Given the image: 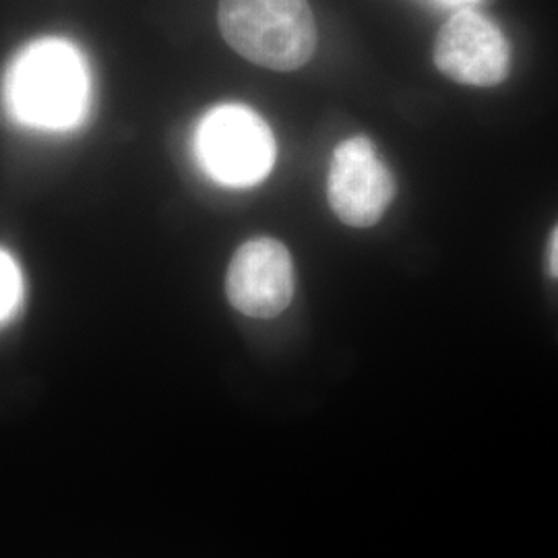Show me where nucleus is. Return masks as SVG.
Returning <instances> with one entry per match:
<instances>
[{"label":"nucleus","instance_id":"obj_1","mask_svg":"<svg viewBox=\"0 0 558 558\" xmlns=\"http://www.w3.org/2000/svg\"><path fill=\"white\" fill-rule=\"evenodd\" d=\"M9 119L29 131H71L89 110V71L80 48L60 38L23 46L2 77Z\"/></svg>","mask_w":558,"mask_h":558},{"label":"nucleus","instance_id":"obj_2","mask_svg":"<svg viewBox=\"0 0 558 558\" xmlns=\"http://www.w3.org/2000/svg\"><path fill=\"white\" fill-rule=\"evenodd\" d=\"M218 21L240 57L271 71H296L317 48L308 0H220Z\"/></svg>","mask_w":558,"mask_h":558},{"label":"nucleus","instance_id":"obj_3","mask_svg":"<svg viewBox=\"0 0 558 558\" xmlns=\"http://www.w3.org/2000/svg\"><path fill=\"white\" fill-rule=\"evenodd\" d=\"M195 156L209 179L246 189L269 177L276 163V140L255 110L226 104L201 119Z\"/></svg>","mask_w":558,"mask_h":558},{"label":"nucleus","instance_id":"obj_4","mask_svg":"<svg viewBox=\"0 0 558 558\" xmlns=\"http://www.w3.org/2000/svg\"><path fill=\"white\" fill-rule=\"evenodd\" d=\"M396 197V182L373 143L364 137L339 143L327 179V199L352 228L375 226Z\"/></svg>","mask_w":558,"mask_h":558},{"label":"nucleus","instance_id":"obj_5","mask_svg":"<svg viewBox=\"0 0 558 558\" xmlns=\"http://www.w3.org/2000/svg\"><path fill=\"white\" fill-rule=\"evenodd\" d=\"M435 64L461 85L493 87L509 75L511 48L497 23L474 9H461L440 27Z\"/></svg>","mask_w":558,"mask_h":558},{"label":"nucleus","instance_id":"obj_6","mask_svg":"<svg viewBox=\"0 0 558 558\" xmlns=\"http://www.w3.org/2000/svg\"><path fill=\"white\" fill-rule=\"evenodd\" d=\"M226 294L246 317H278L294 299V265L288 248L276 239L244 242L230 260Z\"/></svg>","mask_w":558,"mask_h":558},{"label":"nucleus","instance_id":"obj_7","mask_svg":"<svg viewBox=\"0 0 558 558\" xmlns=\"http://www.w3.org/2000/svg\"><path fill=\"white\" fill-rule=\"evenodd\" d=\"M23 300V276L20 265L0 248V325L13 319Z\"/></svg>","mask_w":558,"mask_h":558},{"label":"nucleus","instance_id":"obj_8","mask_svg":"<svg viewBox=\"0 0 558 558\" xmlns=\"http://www.w3.org/2000/svg\"><path fill=\"white\" fill-rule=\"evenodd\" d=\"M548 271L553 278H558V226L548 242Z\"/></svg>","mask_w":558,"mask_h":558},{"label":"nucleus","instance_id":"obj_9","mask_svg":"<svg viewBox=\"0 0 558 558\" xmlns=\"http://www.w3.org/2000/svg\"><path fill=\"white\" fill-rule=\"evenodd\" d=\"M435 2H439L442 7H463V4H474L478 0H435Z\"/></svg>","mask_w":558,"mask_h":558}]
</instances>
